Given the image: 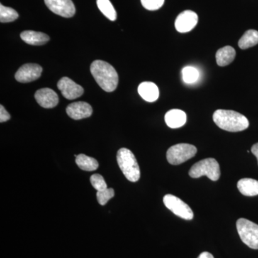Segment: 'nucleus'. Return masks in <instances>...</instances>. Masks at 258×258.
Segmentation results:
<instances>
[{
  "instance_id": "aec40b11",
  "label": "nucleus",
  "mask_w": 258,
  "mask_h": 258,
  "mask_svg": "<svg viewBox=\"0 0 258 258\" xmlns=\"http://www.w3.org/2000/svg\"><path fill=\"white\" fill-rule=\"evenodd\" d=\"M76 164L83 171H93L96 170L98 167V163L94 158L88 157L85 154H81L77 156L76 159Z\"/></svg>"
},
{
  "instance_id": "f8f14e48",
  "label": "nucleus",
  "mask_w": 258,
  "mask_h": 258,
  "mask_svg": "<svg viewBox=\"0 0 258 258\" xmlns=\"http://www.w3.org/2000/svg\"><path fill=\"white\" fill-rule=\"evenodd\" d=\"M66 112L73 119L80 120L91 116L92 115L93 108L86 102H75L68 106Z\"/></svg>"
},
{
  "instance_id": "39448f33",
  "label": "nucleus",
  "mask_w": 258,
  "mask_h": 258,
  "mask_svg": "<svg viewBox=\"0 0 258 258\" xmlns=\"http://www.w3.org/2000/svg\"><path fill=\"white\" fill-rule=\"evenodd\" d=\"M237 232L240 239L250 248L258 249V225L247 219L240 218L237 221Z\"/></svg>"
},
{
  "instance_id": "6e6552de",
  "label": "nucleus",
  "mask_w": 258,
  "mask_h": 258,
  "mask_svg": "<svg viewBox=\"0 0 258 258\" xmlns=\"http://www.w3.org/2000/svg\"><path fill=\"white\" fill-rule=\"evenodd\" d=\"M45 3L52 13L63 18H72L76 13L72 0H45Z\"/></svg>"
},
{
  "instance_id": "cd10ccee",
  "label": "nucleus",
  "mask_w": 258,
  "mask_h": 258,
  "mask_svg": "<svg viewBox=\"0 0 258 258\" xmlns=\"http://www.w3.org/2000/svg\"><path fill=\"white\" fill-rule=\"evenodd\" d=\"M251 152L257 158L258 163V143H256L252 146V148H251Z\"/></svg>"
},
{
  "instance_id": "4be33fe9",
  "label": "nucleus",
  "mask_w": 258,
  "mask_h": 258,
  "mask_svg": "<svg viewBox=\"0 0 258 258\" xmlns=\"http://www.w3.org/2000/svg\"><path fill=\"white\" fill-rule=\"evenodd\" d=\"M18 17V13L14 9L0 5V22L1 23H11L16 20Z\"/></svg>"
},
{
  "instance_id": "ddd939ff",
  "label": "nucleus",
  "mask_w": 258,
  "mask_h": 258,
  "mask_svg": "<svg viewBox=\"0 0 258 258\" xmlns=\"http://www.w3.org/2000/svg\"><path fill=\"white\" fill-rule=\"evenodd\" d=\"M35 98L37 103L45 108H54L58 104V96L50 88H45L38 90L35 93Z\"/></svg>"
},
{
  "instance_id": "f257e3e1",
  "label": "nucleus",
  "mask_w": 258,
  "mask_h": 258,
  "mask_svg": "<svg viewBox=\"0 0 258 258\" xmlns=\"http://www.w3.org/2000/svg\"><path fill=\"white\" fill-rule=\"evenodd\" d=\"M91 73L95 81L106 92H113L118 84V75L114 68L103 60L93 61Z\"/></svg>"
},
{
  "instance_id": "412c9836",
  "label": "nucleus",
  "mask_w": 258,
  "mask_h": 258,
  "mask_svg": "<svg viewBox=\"0 0 258 258\" xmlns=\"http://www.w3.org/2000/svg\"><path fill=\"white\" fill-rule=\"evenodd\" d=\"M97 6L100 11L111 21H115L117 13L109 0H96Z\"/></svg>"
},
{
  "instance_id": "a878e982",
  "label": "nucleus",
  "mask_w": 258,
  "mask_h": 258,
  "mask_svg": "<svg viewBox=\"0 0 258 258\" xmlns=\"http://www.w3.org/2000/svg\"><path fill=\"white\" fill-rule=\"evenodd\" d=\"M165 0H141L144 8L151 11L160 9Z\"/></svg>"
},
{
  "instance_id": "5701e85b",
  "label": "nucleus",
  "mask_w": 258,
  "mask_h": 258,
  "mask_svg": "<svg viewBox=\"0 0 258 258\" xmlns=\"http://www.w3.org/2000/svg\"><path fill=\"white\" fill-rule=\"evenodd\" d=\"M181 73H182L183 81L187 84L196 82L200 77V72L198 70L191 66L184 68Z\"/></svg>"
},
{
  "instance_id": "0eeeda50",
  "label": "nucleus",
  "mask_w": 258,
  "mask_h": 258,
  "mask_svg": "<svg viewBox=\"0 0 258 258\" xmlns=\"http://www.w3.org/2000/svg\"><path fill=\"white\" fill-rule=\"evenodd\" d=\"M166 208L169 209L176 216L186 220H192L194 213L189 205L184 203L181 199L172 195H166L163 199Z\"/></svg>"
},
{
  "instance_id": "9d476101",
  "label": "nucleus",
  "mask_w": 258,
  "mask_h": 258,
  "mask_svg": "<svg viewBox=\"0 0 258 258\" xmlns=\"http://www.w3.org/2000/svg\"><path fill=\"white\" fill-rule=\"evenodd\" d=\"M198 23V15L191 10H185L178 15L175 20L176 30L181 33L192 30Z\"/></svg>"
},
{
  "instance_id": "20e7f679",
  "label": "nucleus",
  "mask_w": 258,
  "mask_h": 258,
  "mask_svg": "<svg viewBox=\"0 0 258 258\" xmlns=\"http://www.w3.org/2000/svg\"><path fill=\"white\" fill-rule=\"evenodd\" d=\"M189 174L191 178L195 179L206 176L212 181H215L220 179L221 172L216 159L208 158L194 164L190 169Z\"/></svg>"
},
{
  "instance_id": "9b49d317",
  "label": "nucleus",
  "mask_w": 258,
  "mask_h": 258,
  "mask_svg": "<svg viewBox=\"0 0 258 258\" xmlns=\"http://www.w3.org/2000/svg\"><path fill=\"white\" fill-rule=\"evenodd\" d=\"M42 69L38 64H23L15 74V79L20 83H30L38 79L41 76Z\"/></svg>"
},
{
  "instance_id": "6ab92c4d",
  "label": "nucleus",
  "mask_w": 258,
  "mask_h": 258,
  "mask_svg": "<svg viewBox=\"0 0 258 258\" xmlns=\"http://www.w3.org/2000/svg\"><path fill=\"white\" fill-rule=\"evenodd\" d=\"M258 44V31L249 30L244 32L238 42V45L242 50L255 46Z\"/></svg>"
},
{
  "instance_id": "c85d7f7f",
  "label": "nucleus",
  "mask_w": 258,
  "mask_h": 258,
  "mask_svg": "<svg viewBox=\"0 0 258 258\" xmlns=\"http://www.w3.org/2000/svg\"><path fill=\"white\" fill-rule=\"evenodd\" d=\"M198 258H214L213 255L208 252H204L200 254Z\"/></svg>"
},
{
  "instance_id": "393cba45",
  "label": "nucleus",
  "mask_w": 258,
  "mask_h": 258,
  "mask_svg": "<svg viewBox=\"0 0 258 258\" xmlns=\"http://www.w3.org/2000/svg\"><path fill=\"white\" fill-rule=\"evenodd\" d=\"M91 183L97 191H101L107 189L106 181L101 174H95L91 176Z\"/></svg>"
},
{
  "instance_id": "dca6fc26",
  "label": "nucleus",
  "mask_w": 258,
  "mask_h": 258,
  "mask_svg": "<svg viewBox=\"0 0 258 258\" xmlns=\"http://www.w3.org/2000/svg\"><path fill=\"white\" fill-rule=\"evenodd\" d=\"M24 42L31 45H42L50 40V37L43 32L26 30L20 34Z\"/></svg>"
},
{
  "instance_id": "bb28decb",
  "label": "nucleus",
  "mask_w": 258,
  "mask_h": 258,
  "mask_svg": "<svg viewBox=\"0 0 258 258\" xmlns=\"http://www.w3.org/2000/svg\"><path fill=\"white\" fill-rule=\"evenodd\" d=\"M10 119V113L6 111L5 107L3 106V105H1V106H0V122L3 123V122L8 121V120Z\"/></svg>"
},
{
  "instance_id": "b1692460",
  "label": "nucleus",
  "mask_w": 258,
  "mask_h": 258,
  "mask_svg": "<svg viewBox=\"0 0 258 258\" xmlns=\"http://www.w3.org/2000/svg\"><path fill=\"white\" fill-rule=\"evenodd\" d=\"M114 190L112 188H107L106 189L101 191H97L96 197L98 203L103 206L106 205L111 199L114 197Z\"/></svg>"
},
{
  "instance_id": "4468645a",
  "label": "nucleus",
  "mask_w": 258,
  "mask_h": 258,
  "mask_svg": "<svg viewBox=\"0 0 258 258\" xmlns=\"http://www.w3.org/2000/svg\"><path fill=\"white\" fill-rule=\"evenodd\" d=\"M138 92L144 100L150 103L157 101L159 96V88L152 82L141 83L139 86Z\"/></svg>"
},
{
  "instance_id": "f3484780",
  "label": "nucleus",
  "mask_w": 258,
  "mask_h": 258,
  "mask_svg": "<svg viewBox=\"0 0 258 258\" xmlns=\"http://www.w3.org/2000/svg\"><path fill=\"white\" fill-rule=\"evenodd\" d=\"M237 188L244 196L253 197L258 195L257 180L244 178L237 182Z\"/></svg>"
},
{
  "instance_id": "a211bd4d",
  "label": "nucleus",
  "mask_w": 258,
  "mask_h": 258,
  "mask_svg": "<svg viewBox=\"0 0 258 258\" xmlns=\"http://www.w3.org/2000/svg\"><path fill=\"white\" fill-rule=\"evenodd\" d=\"M235 56L236 52L233 47L229 46V45L222 47L217 50L216 53L217 63L219 66L225 67L235 60Z\"/></svg>"
},
{
  "instance_id": "2eb2a0df",
  "label": "nucleus",
  "mask_w": 258,
  "mask_h": 258,
  "mask_svg": "<svg viewBox=\"0 0 258 258\" xmlns=\"http://www.w3.org/2000/svg\"><path fill=\"white\" fill-rule=\"evenodd\" d=\"M165 122L171 128H180L186 123V113L179 109L170 110L166 113Z\"/></svg>"
},
{
  "instance_id": "1a4fd4ad",
  "label": "nucleus",
  "mask_w": 258,
  "mask_h": 258,
  "mask_svg": "<svg viewBox=\"0 0 258 258\" xmlns=\"http://www.w3.org/2000/svg\"><path fill=\"white\" fill-rule=\"evenodd\" d=\"M57 88L60 90L64 98L69 100L79 98L84 93V89L82 86L75 83L73 80L68 77L62 78L58 81Z\"/></svg>"
},
{
  "instance_id": "423d86ee",
  "label": "nucleus",
  "mask_w": 258,
  "mask_h": 258,
  "mask_svg": "<svg viewBox=\"0 0 258 258\" xmlns=\"http://www.w3.org/2000/svg\"><path fill=\"white\" fill-rule=\"evenodd\" d=\"M198 149L189 144H178L172 146L166 152L168 162L172 165H179L195 157Z\"/></svg>"
},
{
  "instance_id": "7ed1b4c3",
  "label": "nucleus",
  "mask_w": 258,
  "mask_h": 258,
  "mask_svg": "<svg viewBox=\"0 0 258 258\" xmlns=\"http://www.w3.org/2000/svg\"><path fill=\"white\" fill-rule=\"evenodd\" d=\"M117 162L125 178L132 182H137L140 179V169L137 159L132 151L121 148L117 152Z\"/></svg>"
},
{
  "instance_id": "f03ea898",
  "label": "nucleus",
  "mask_w": 258,
  "mask_h": 258,
  "mask_svg": "<svg viewBox=\"0 0 258 258\" xmlns=\"http://www.w3.org/2000/svg\"><path fill=\"white\" fill-rule=\"evenodd\" d=\"M213 120L219 128L227 132H242L249 127L248 120L244 115L231 110H217Z\"/></svg>"
}]
</instances>
